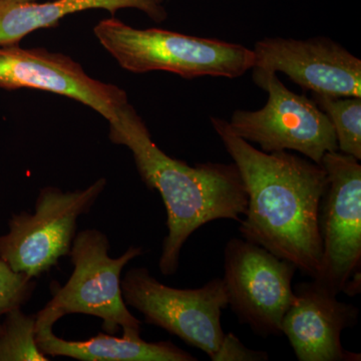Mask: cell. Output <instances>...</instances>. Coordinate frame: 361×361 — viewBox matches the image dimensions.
Masks as SVG:
<instances>
[{
    "mask_svg": "<svg viewBox=\"0 0 361 361\" xmlns=\"http://www.w3.org/2000/svg\"><path fill=\"white\" fill-rule=\"evenodd\" d=\"M210 120L245 185L242 236L314 279L322 265L319 213L326 171L288 151L265 153L235 134L227 121Z\"/></svg>",
    "mask_w": 361,
    "mask_h": 361,
    "instance_id": "cell-1",
    "label": "cell"
},
{
    "mask_svg": "<svg viewBox=\"0 0 361 361\" xmlns=\"http://www.w3.org/2000/svg\"><path fill=\"white\" fill-rule=\"evenodd\" d=\"M110 139L130 149L142 182L163 199L169 233L159 261L161 274H175L183 246L202 226L221 219L240 222L245 215L248 196L234 163L190 166L168 156L129 103L110 123Z\"/></svg>",
    "mask_w": 361,
    "mask_h": 361,
    "instance_id": "cell-2",
    "label": "cell"
},
{
    "mask_svg": "<svg viewBox=\"0 0 361 361\" xmlns=\"http://www.w3.org/2000/svg\"><path fill=\"white\" fill-rule=\"evenodd\" d=\"M94 32L118 65L134 73L164 71L188 80L236 78L255 63L253 51L242 44L159 28L137 30L116 18L99 21Z\"/></svg>",
    "mask_w": 361,
    "mask_h": 361,
    "instance_id": "cell-3",
    "label": "cell"
},
{
    "mask_svg": "<svg viewBox=\"0 0 361 361\" xmlns=\"http://www.w3.org/2000/svg\"><path fill=\"white\" fill-rule=\"evenodd\" d=\"M108 236L97 229L75 234L70 254L73 265L70 279L63 286L52 287V298L44 310L63 317L71 313L92 315L103 320L108 334L135 338L141 336L142 322L135 317L123 300L121 280L125 266L142 255V247L130 246L118 258L109 255Z\"/></svg>",
    "mask_w": 361,
    "mask_h": 361,
    "instance_id": "cell-4",
    "label": "cell"
},
{
    "mask_svg": "<svg viewBox=\"0 0 361 361\" xmlns=\"http://www.w3.org/2000/svg\"><path fill=\"white\" fill-rule=\"evenodd\" d=\"M106 186L104 178L84 190H40L35 213L16 214L9 231L0 236V258L16 272L32 278L51 269L70 254L80 216L90 212Z\"/></svg>",
    "mask_w": 361,
    "mask_h": 361,
    "instance_id": "cell-5",
    "label": "cell"
},
{
    "mask_svg": "<svg viewBox=\"0 0 361 361\" xmlns=\"http://www.w3.org/2000/svg\"><path fill=\"white\" fill-rule=\"evenodd\" d=\"M123 300L142 313L145 322L167 330L212 360L225 332L221 324L227 308L223 278L197 289H177L161 283L145 267H135L121 280Z\"/></svg>",
    "mask_w": 361,
    "mask_h": 361,
    "instance_id": "cell-6",
    "label": "cell"
},
{
    "mask_svg": "<svg viewBox=\"0 0 361 361\" xmlns=\"http://www.w3.org/2000/svg\"><path fill=\"white\" fill-rule=\"evenodd\" d=\"M252 78L268 92L267 103L258 111H235L228 122L235 134L265 153L295 151L320 165L325 154L338 151L334 126L312 99L287 89L277 73Z\"/></svg>",
    "mask_w": 361,
    "mask_h": 361,
    "instance_id": "cell-7",
    "label": "cell"
},
{
    "mask_svg": "<svg viewBox=\"0 0 361 361\" xmlns=\"http://www.w3.org/2000/svg\"><path fill=\"white\" fill-rule=\"evenodd\" d=\"M228 305L257 336H282L281 323L294 299L297 268L246 239L232 238L225 248Z\"/></svg>",
    "mask_w": 361,
    "mask_h": 361,
    "instance_id": "cell-8",
    "label": "cell"
},
{
    "mask_svg": "<svg viewBox=\"0 0 361 361\" xmlns=\"http://www.w3.org/2000/svg\"><path fill=\"white\" fill-rule=\"evenodd\" d=\"M326 171V191L319 213L322 258L312 279L338 295L361 264V165L341 152H329L322 161Z\"/></svg>",
    "mask_w": 361,
    "mask_h": 361,
    "instance_id": "cell-9",
    "label": "cell"
},
{
    "mask_svg": "<svg viewBox=\"0 0 361 361\" xmlns=\"http://www.w3.org/2000/svg\"><path fill=\"white\" fill-rule=\"evenodd\" d=\"M253 73H283L311 94L361 97V61L327 37H266L252 49Z\"/></svg>",
    "mask_w": 361,
    "mask_h": 361,
    "instance_id": "cell-10",
    "label": "cell"
},
{
    "mask_svg": "<svg viewBox=\"0 0 361 361\" xmlns=\"http://www.w3.org/2000/svg\"><path fill=\"white\" fill-rule=\"evenodd\" d=\"M0 89H32L80 102L109 123L128 102L125 90L90 78L70 56L44 49L0 45Z\"/></svg>",
    "mask_w": 361,
    "mask_h": 361,
    "instance_id": "cell-11",
    "label": "cell"
},
{
    "mask_svg": "<svg viewBox=\"0 0 361 361\" xmlns=\"http://www.w3.org/2000/svg\"><path fill=\"white\" fill-rule=\"evenodd\" d=\"M294 299L281 323L299 361H360V353L343 348L341 334L355 326L358 308L341 302L314 281L293 287Z\"/></svg>",
    "mask_w": 361,
    "mask_h": 361,
    "instance_id": "cell-12",
    "label": "cell"
},
{
    "mask_svg": "<svg viewBox=\"0 0 361 361\" xmlns=\"http://www.w3.org/2000/svg\"><path fill=\"white\" fill-rule=\"evenodd\" d=\"M35 339L47 356L82 361H196L191 353L170 341L148 342L140 337L99 334L87 341H66L52 331L59 318L44 310L37 315Z\"/></svg>",
    "mask_w": 361,
    "mask_h": 361,
    "instance_id": "cell-13",
    "label": "cell"
},
{
    "mask_svg": "<svg viewBox=\"0 0 361 361\" xmlns=\"http://www.w3.org/2000/svg\"><path fill=\"white\" fill-rule=\"evenodd\" d=\"M123 8L139 9L157 23L167 18L163 0H54L42 4L0 0V45L18 44L35 30L58 26L70 14L90 9L115 14Z\"/></svg>",
    "mask_w": 361,
    "mask_h": 361,
    "instance_id": "cell-14",
    "label": "cell"
},
{
    "mask_svg": "<svg viewBox=\"0 0 361 361\" xmlns=\"http://www.w3.org/2000/svg\"><path fill=\"white\" fill-rule=\"evenodd\" d=\"M312 94V99L327 116L336 132L341 153L361 159V97Z\"/></svg>",
    "mask_w": 361,
    "mask_h": 361,
    "instance_id": "cell-15",
    "label": "cell"
},
{
    "mask_svg": "<svg viewBox=\"0 0 361 361\" xmlns=\"http://www.w3.org/2000/svg\"><path fill=\"white\" fill-rule=\"evenodd\" d=\"M0 331V361H47L35 339V316L9 311Z\"/></svg>",
    "mask_w": 361,
    "mask_h": 361,
    "instance_id": "cell-16",
    "label": "cell"
},
{
    "mask_svg": "<svg viewBox=\"0 0 361 361\" xmlns=\"http://www.w3.org/2000/svg\"><path fill=\"white\" fill-rule=\"evenodd\" d=\"M35 285V278L16 272L0 258V316L27 302Z\"/></svg>",
    "mask_w": 361,
    "mask_h": 361,
    "instance_id": "cell-17",
    "label": "cell"
},
{
    "mask_svg": "<svg viewBox=\"0 0 361 361\" xmlns=\"http://www.w3.org/2000/svg\"><path fill=\"white\" fill-rule=\"evenodd\" d=\"M269 355L265 351L254 350L244 345L238 337L232 332L225 334L217 353L213 356V361H266Z\"/></svg>",
    "mask_w": 361,
    "mask_h": 361,
    "instance_id": "cell-18",
    "label": "cell"
},
{
    "mask_svg": "<svg viewBox=\"0 0 361 361\" xmlns=\"http://www.w3.org/2000/svg\"><path fill=\"white\" fill-rule=\"evenodd\" d=\"M361 289V275L360 270L356 271L355 274L348 280V283L343 287L344 293L348 296H355L360 293Z\"/></svg>",
    "mask_w": 361,
    "mask_h": 361,
    "instance_id": "cell-19",
    "label": "cell"
},
{
    "mask_svg": "<svg viewBox=\"0 0 361 361\" xmlns=\"http://www.w3.org/2000/svg\"><path fill=\"white\" fill-rule=\"evenodd\" d=\"M16 1H21V2H32V1H37V0H16Z\"/></svg>",
    "mask_w": 361,
    "mask_h": 361,
    "instance_id": "cell-20",
    "label": "cell"
},
{
    "mask_svg": "<svg viewBox=\"0 0 361 361\" xmlns=\"http://www.w3.org/2000/svg\"><path fill=\"white\" fill-rule=\"evenodd\" d=\"M0 331H1V324H0Z\"/></svg>",
    "mask_w": 361,
    "mask_h": 361,
    "instance_id": "cell-21",
    "label": "cell"
}]
</instances>
